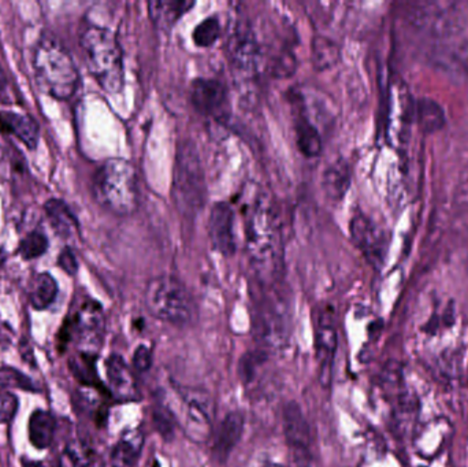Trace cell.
I'll list each match as a JSON object with an SVG mask.
<instances>
[{
  "label": "cell",
  "mask_w": 468,
  "mask_h": 467,
  "mask_svg": "<svg viewBox=\"0 0 468 467\" xmlns=\"http://www.w3.org/2000/svg\"><path fill=\"white\" fill-rule=\"evenodd\" d=\"M92 461V450L80 440L70 441L59 457V467H88Z\"/></svg>",
  "instance_id": "obj_27"
},
{
  "label": "cell",
  "mask_w": 468,
  "mask_h": 467,
  "mask_svg": "<svg viewBox=\"0 0 468 467\" xmlns=\"http://www.w3.org/2000/svg\"><path fill=\"white\" fill-rule=\"evenodd\" d=\"M0 101L5 104L13 103V101H11L10 84H8L7 77H5L2 66H0Z\"/></svg>",
  "instance_id": "obj_38"
},
{
  "label": "cell",
  "mask_w": 468,
  "mask_h": 467,
  "mask_svg": "<svg viewBox=\"0 0 468 467\" xmlns=\"http://www.w3.org/2000/svg\"><path fill=\"white\" fill-rule=\"evenodd\" d=\"M58 265L69 276H74L77 273V271H79V260H77L76 254H74L70 247H66V249L60 251L59 257H58Z\"/></svg>",
  "instance_id": "obj_37"
},
{
  "label": "cell",
  "mask_w": 468,
  "mask_h": 467,
  "mask_svg": "<svg viewBox=\"0 0 468 467\" xmlns=\"http://www.w3.org/2000/svg\"><path fill=\"white\" fill-rule=\"evenodd\" d=\"M340 59V49L332 38L326 36H314L311 44V62L316 70H326Z\"/></svg>",
  "instance_id": "obj_25"
},
{
  "label": "cell",
  "mask_w": 468,
  "mask_h": 467,
  "mask_svg": "<svg viewBox=\"0 0 468 467\" xmlns=\"http://www.w3.org/2000/svg\"><path fill=\"white\" fill-rule=\"evenodd\" d=\"M93 197L115 216L126 217L139 207V177L133 165L123 158H110L93 175Z\"/></svg>",
  "instance_id": "obj_4"
},
{
  "label": "cell",
  "mask_w": 468,
  "mask_h": 467,
  "mask_svg": "<svg viewBox=\"0 0 468 467\" xmlns=\"http://www.w3.org/2000/svg\"><path fill=\"white\" fill-rule=\"evenodd\" d=\"M21 388L25 391H33L35 386L32 381L13 367H2L0 369V392H7L5 389Z\"/></svg>",
  "instance_id": "obj_30"
},
{
  "label": "cell",
  "mask_w": 468,
  "mask_h": 467,
  "mask_svg": "<svg viewBox=\"0 0 468 467\" xmlns=\"http://www.w3.org/2000/svg\"><path fill=\"white\" fill-rule=\"evenodd\" d=\"M143 446L144 435L142 430H132L123 433L110 455V467H136Z\"/></svg>",
  "instance_id": "obj_19"
},
{
  "label": "cell",
  "mask_w": 468,
  "mask_h": 467,
  "mask_svg": "<svg viewBox=\"0 0 468 467\" xmlns=\"http://www.w3.org/2000/svg\"><path fill=\"white\" fill-rule=\"evenodd\" d=\"M291 467H319L311 449H289Z\"/></svg>",
  "instance_id": "obj_34"
},
{
  "label": "cell",
  "mask_w": 468,
  "mask_h": 467,
  "mask_svg": "<svg viewBox=\"0 0 468 467\" xmlns=\"http://www.w3.org/2000/svg\"><path fill=\"white\" fill-rule=\"evenodd\" d=\"M194 7V3L186 0H156L148 3L151 21L158 29L170 30L178 19Z\"/></svg>",
  "instance_id": "obj_20"
},
{
  "label": "cell",
  "mask_w": 468,
  "mask_h": 467,
  "mask_svg": "<svg viewBox=\"0 0 468 467\" xmlns=\"http://www.w3.org/2000/svg\"><path fill=\"white\" fill-rule=\"evenodd\" d=\"M191 101L195 109L206 117L227 121L230 114L229 93L218 79L200 77L191 85Z\"/></svg>",
  "instance_id": "obj_9"
},
{
  "label": "cell",
  "mask_w": 468,
  "mask_h": 467,
  "mask_svg": "<svg viewBox=\"0 0 468 467\" xmlns=\"http://www.w3.org/2000/svg\"><path fill=\"white\" fill-rule=\"evenodd\" d=\"M294 131H296V143L300 153L307 158L319 156L322 151V139L316 126L311 122L304 111L299 110L294 121Z\"/></svg>",
  "instance_id": "obj_23"
},
{
  "label": "cell",
  "mask_w": 468,
  "mask_h": 467,
  "mask_svg": "<svg viewBox=\"0 0 468 467\" xmlns=\"http://www.w3.org/2000/svg\"><path fill=\"white\" fill-rule=\"evenodd\" d=\"M351 235L357 249L373 265L382 263L387 251V241L382 230L370 218L362 214L354 217L351 222Z\"/></svg>",
  "instance_id": "obj_14"
},
{
  "label": "cell",
  "mask_w": 468,
  "mask_h": 467,
  "mask_svg": "<svg viewBox=\"0 0 468 467\" xmlns=\"http://www.w3.org/2000/svg\"><path fill=\"white\" fill-rule=\"evenodd\" d=\"M93 361H95L93 356H84L81 353L70 361L71 372L74 373V376L82 383L90 384V386L96 380Z\"/></svg>",
  "instance_id": "obj_31"
},
{
  "label": "cell",
  "mask_w": 468,
  "mask_h": 467,
  "mask_svg": "<svg viewBox=\"0 0 468 467\" xmlns=\"http://www.w3.org/2000/svg\"><path fill=\"white\" fill-rule=\"evenodd\" d=\"M173 196L178 210L194 217L205 207L207 186L199 153L192 142L181 143L176 156Z\"/></svg>",
  "instance_id": "obj_5"
},
{
  "label": "cell",
  "mask_w": 468,
  "mask_h": 467,
  "mask_svg": "<svg viewBox=\"0 0 468 467\" xmlns=\"http://www.w3.org/2000/svg\"><path fill=\"white\" fill-rule=\"evenodd\" d=\"M186 428L194 438L205 439L214 419V400L205 389L184 388L178 391Z\"/></svg>",
  "instance_id": "obj_10"
},
{
  "label": "cell",
  "mask_w": 468,
  "mask_h": 467,
  "mask_svg": "<svg viewBox=\"0 0 468 467\" xmlns=\"http://www.w3.org/2000/svg\"><path fill=\"white\" fill-rule=\"evenodd\" d=\"M261 361H263V358H261V356L256 353H250L242 356L241 362L239 365V372L244 383H250V381L253 380L256 367L261 364Z\"/></svg>",
  "instance_id": "obj_33"
},
{
  "label": "cell",
  "mask_w": 468,
  "mask_h": 467,
  "mask_svg": "<svg viewBox=\"0 0 468 467\" xmlns=\"http://www.w3.org/2000/svg\"><path fill=\"white\" fill-rule=\"evenodd\" d=\"M18 399L11 392H0V424H7L16 417Z\"/></svg>",
  "instance_id": "obj_32"
},
{
  "label": "cell",
  "mask_w": 468,
  "mask_h": 467,
  "mask_svg": "<svg viewBox=\"0 0 468 467\" xmlns=\"http://www.w3.org/2000/svg\"><path fill=\"white\" fill-rule=\"evenodd\" d=\"M48 246V238H47L46 233L35 230V232H30L29 235L22 239L16 252L25 260H36V258H40L41 255L46 254Z\"/></svg>",
  "instance_id": "obj_28"
},
{
  "label": "cell",
  "mask_w": 468,
  "mask_h": 467,
  "mask_svg": "<svg viewBox=\"0 0 468 467\" xmlns=\"http://www.w3.org/2000/svg\"><path fill=\"white\" fill-rule=\"evenodd\" d=\"M44 211H46L49 225L54 228L59 238L69 239L79 232V221L63 200L55 199V197L47 200Z\"/></svg>",
  "instance_id": "obj_21"
},
{
  "label": "cell",
  "mask_w": 468,
  "mask_h": 467,
  "mask_svg": "<svg viewBox=\"0 0 468 467\" xmlns=\"http://www.w3.org/2000/svg\"><path fill=\"white\" fill-rule=\"evenodd\" d=\"M54 417L48 411L36 410L29 419L30 443L38 450L48 449L55 436Z\"/></svg>",
  "instance_id": "obj_24"
},
{
  "label": "cell",
  "mask_w": 468,
  "mask_h": 467,
  "mask_svg": "<svg viewBox=\"0 0 468 467\" xmlns=\"http://www.w3.org/2000/svg\"><path fill=\"white\" fill-rule=\"evenodd\" d=\"M173 419L172 413L167 409L158 408L154 411V424H155L156 430L161 432L162 436L173 435Z\"/></svg>",
  "instance_id": "obj_35"
},
{
  "label": "cell",
  "mask_w": 468,
  "mask_h": 467,
  "mask_svg": "<svg viewBox=\"0 0 468 467\" xmlns=\"http://www.w3.org/2000/svg\"><path fill=\"white\" fill-rule=\"evenodd\" d=\"M229 58L237 74L250 79L258 73L261 62V47L256 35L247 25H239L229 38Z\"/></svg>",
  "instance_id": "obj_12"
},
{
  "label": "cell",
  "mask_w": 468,
  "mask_h": 467,
  "mask_svg": "<svg viewBox=\"0 0 468 467\" xmlns=\"http://www.w3.org/2000/svg\"><path fill=\"white\" fill-rule=\"evenodd\" d=\"M244 416L239 411H232L225 417L218 432H217L216 441H214V455L221 462L229 457L234 447L239 443L242 432H244Z\"/></svg>",
  "instance_id": "obj_18"
},
{
  "label": "cell",
  "mask_w": 468,
  "mask_h": 467,
  "mask_svg": "<svg viewBox=\"0 0 468 467\" xmlns=\"http://www.w3.org/2000/svg\"><path fill=\"white\" fill-rule=\"evenodd\" d=\"M24 467H44V465L40 462H35V461H29V462H24Z\"/></svg>",
  "instance_id": "obj_39"
},
{
  "label": "cell",
  "mask_w": 468,
  "mask_h": 467,
  "mask_svg": "<svg viewBox=\"0 0 468 467\" xmlns=\"http://www.w3.org/2000/svg\"><path fill=\"white\" fill-rule=\"evenodd\" d=\"M0 131L16 137L29 150H35L40 140V129L35 118L18 112H0Z\"/></svg>",
  "instance_id": "obj_17"
},
{
  "label": "cell",
  "mask_w": 468,
  "mask_h": 467,
  "mask_svg": "<svg viewBox=\"0 0 468 467\" xmlns=\"http://www.w3.org/2000/svg\"><path fill=\"white\" fill-rule=\"evenodd\" d=\"M58 296V284L49 273H38L30 287V304L36 310H46Z\"/></svg>",
  "instance_id": "obj_26"
},
{
  "label": "cell",
  "mask_w": 468,
  "mask_h": 467,
  "mask_svg": "<svg viewBox=\"0 0 468 467\" xmlns=\"http://www.w3.org/2000/svg\"><path fill=\"white\" fill-rule=\"evenodd\" d=\"M234 211L227 202L214 205L208 218V236L211 246L224 257H232L236 252V232H234Z\"/></svg>",
  "instance_id": "obj_13"
},
{
  "label": "cell",
  "mask_w": 468,
  "mask_h": 467,
  "mask_svg": "<svg viewBox=\"0 0 468 467\" xmlns=\"http://www.w3.org/2000/svg\"><path fill=\"white\" fill-rule=\"evenodd\" d=\"M282 428L288 449H311L310 425L296 402L283 405Z\"/></svg>",
  "instance_id": "obj_16"
},
{
  "label": "cell",
  "mask_w": 468,
  "mask_h": 467,
  "mask_svg": "<svg viewBox=\"0 0 468 467\" xmlns=\"http://www.w3.org/2000/svg\"><path fill=\"white\" fill-rule=\"evenodd\" d=\"M107 381L110 391L121 402H133L139 399L136 378L122 356L112 354L106 362Z\"/></svg>",
  "instance_id": "obj_15"
},
{
  "label": "cell",
  "mask_w": 468,
  "mask_h": 467,
  "mask_svg": "<svg viewBox=\"0 0 468 467\" xmlns=\"http://www.w3.org/2000/svg\"><path fill=\"white\" fill-rule=\"evenodd\" d=\"M71 325H73V332L81 354L96 358V354L99 353L103 343L104 326H106L103 307L90 299L82 302L74 314Z\"/></svg>",
  "instance_id": "obj_8"
},
{
  "label": "cell",
  "mask_w": 468,
  "mask_h": 467,
  "mask_svg": "<svg viewBox=\"0 0 468 467\" xmlns=\"http://www.w3.org/2000/svg\"><path fill=\"white\" fill-rule=\"evenodd\" d=\"M219 36H221V24L217 16H208V18L203 19L192 33L194 43L202 48L214 46Z\"/></svg>",
  "instance_id": "obj_29"
},
{
  "label": "cell",
  "mask_w": 468,
  "mask_h": 467,
  "mask_svg": "<svg viewBox=\"0 0 468 467\" xmlns=\"http://www.w3.org/2000/svg\"><path fill=\"white\" fill-rule=\"evenodd\" d=\"M263 467H283V466L278 465V463H274V462H267V463H264Z\"/></svg>",
  "instance_id": "obj_40"
},
{
  "label": "cell",
  "mask_w": 468,
  "mask_h": 467,
  "mask_svg": "<svg viewBox=\"0 0 468 467\" xmlns=\"http://www.w3.org/2000/svg\"><path fill=\"white\" fill-rule=\"evenodd\" d=\"M316 356L319 364V383L324 389L332 387L333 364L337 350V331H335V314L332 309L321 310L316 324Z\"/></svg>",
  "instance_id": "obj_11"
},
{
  "label": "cell",
  "mask_w": 468,
  "mask_h": 467,
  "mask_svg": "<svg viewBox=\"0 0 468 467\" xmlns=\"http://www.w3.org/2000/svg\"><path fill=\"white\" fill-rule=\"evenodd\" d=\"M255 337L261 347L281 350L289 339L286 307L278 298L261 302L256 310Z\"/></svg>",
  "instance_id": "obj_7"
},
{
  "label": "cell",
  "mask_w": 468,
  "mask_h": 467,
  "mask_svg": "<svg viewBox=\"0 0 468 467\" xmlns=\"http://www.w3.org/2000/svg\"><path fill=\"white\" fill-rule=\"evenodd\" d=\"M3 249H0V263H3V260H5V254H3Z\"/></svg>",
  "instance_id": "obj_41"
},
{
  "label": "cell",
  "mask_w": 468,
  "mask_h": 467,
  "mask_svg": "<svg viewBox=\"0 0 468 467\" xmlns=\"http://www.w3.org/2000/svg\"><path fill=\"white\" fill-rule=\"evenodd\" d=\"M80 48L88 70L101 88L109 93L121 92L125 84V66L117 35L101 25H85L80 33Z\"/></svg>",
  "instance_id": "obj_3"
},
{
  "label": "cell",
  "mask_w": 468,
  "mask_h": 467,
  "mask_svg": "<svg viewBox=\"0 0 468 467\" xmlns=\"http://www.w3.org/2000/svg\"><path fill=\"white\" fill-rule=\"evenodd\" d=\"M36 84L57 101H69L80 87V71L69 49L51 33H41L33 47Z\"/></svg>",
  "instance_id": "obj_2"
},
{
  "label": "cell",
  "mask_w": 468,
  "mask_h": 467,
  "mask_svg": "<svg viewBox=\"0 0 468 467\" xmlns=\"http://www.w3.org/2000/svg\"><path fill=\"white\" fill-rule=\"evenodd\" d=\"M145 304L154 317L176 326L188 325L197 313L188 288L173 276L150 280L145 288Z\"/></svg>",
  "instance_id": "obj_6"
},
{
  "label": "cell",
  "mask_w": 468,
  "mask_h": 467,
  "mask_svg": "<svg viewBox=\"0 0 468 467\" xmlns=\"http://www.w3.org/2000/svg\"><path fill=\"white\" fill-rule=\"evenodd\" d=\"M349 184H351V172H349L348 165L343 159L329 165L322 175V188H324V195L333 202H338L346 196Z\"/></svg>",
  "instance_id": "obj_22"
},
{
  "label": "cell",
  "mask_w": 468,
  "mask_h": 467,
  "mask_svg": "<svg viewBox=\"0 0 468 467\" xmlns=\"http://www.w3.org/2000/svg\"><path fill=\"white\" fill-rule=\"evenodd\" d=\"M153 365V353L150 347L145 345H139L133 354V366L136 372L145 373L151 369Z\"/></svg>",
  "instance_id": "obj_36"
},
{
  "label": "cell",
  "mask_w": 468,
  "mask_h": 467,
  "mask_svg": "<svg viewBox=\"0 0 468 467\" xmlns=\"http://www.w3.org/2000/svg\"><path fill=\"white\" fill-rule=\"evenodd\" d=\"M245 249L259 282L263 287L277 284L283 271L282 228L271 197L264 192L248 210Z\"/></svg>",
  "instance_id": "obj_1"
}]
</instances>
